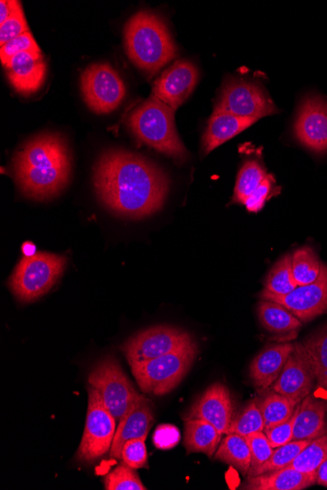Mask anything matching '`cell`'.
Segmentation results:
<instances>
[{"label":"cell","mask_w":327,"mask_h":490,"mask_svg":"<svg viewBox=\"0 0 327 490\" xmlns=\"http://www.w3.org/2000/svg\"><path fill=\"white\" fill-rule=\"evenodd\" d=\"M95 185L105 206L133 219L159 211L169 193V179L158 166L123 150L102 155L95 169Z\"/></svg>","instance_id":"1"},{"label":"cell","mask_w":327,"mask_h":490,"mask_svg":"<svg viewBox=\"0 0 327 490\" xmlns=\"http://www.w3.org/2000/svg\"><path fill=\"white\" fill-rule=\"evenodd\" d=\"M14 169L16 183L27 197L46 200L60 194L71 173L66 142L53 134L33 138L17 153Z\"/></svg>","instance_id":"2"},{"label":"cell","mask_w":327,"mask_h":490,"mask_svg":"<svg viewBox=\"0 0 327 490\" xmlns=\"http://www.w3.org/2000/svg\"><path fill=\"white\" fill-rule=\"evenodd\" d=\"M125 46L133 63L154 76L178 56L168 27L158 15L140 11L126 23Z\"/></svg>","instance_id":"3"},{"label":"cell","mask_w":327,"mask_h":490,"mask_svg":"<svg viewBox=\"0 0 327 490\" xmlns=\"http://www.w3.org/2000/svg\"><path fill=\"white\" fill-rule=\"evenodd\" d=\"M174 112L167 104L151 97L131 113L127 126L140 142L182 163L188 159V151L174 126Z\"/></svg>","instance_id":"4"},{"label":"cell","mask_w":327,"mask_h":490,"mask_svg":"<svg viewBox=\"0 0 327 490\" xmlns=\"http://www.w3.org/2000/svg\"><path fill=\"white\" fill-rule=\"evenodd\" d=\"M198 354L196 344L154 360L132 364V372L145 393L164 396L180 385Z\"/></svg>","instance_id":"5"},{"label":"cell","mask_w":327,"mask_h":490,"mask_svg":"<svg viewBox=\"0 0 327 490\" xmlns=\"http://www.w3.org/2000/svg\"><path fill=\"white\" fill-rule=\"evenodd\" d=\"M67 259L48 253L23 258L9 281L11 291L23 303H31L48 293L61 278Z\"/></svg>","instance_id":"6"},{"label":"cell","mask_w":327,"mask_h":490,"mask_svg":"<svg viewBox=\"0 0 327 490\" xmlns=\"http://www.w3.org/2000/svg\"><path fill=\"white\" fill-rule=\"evenodd\" d=\"M89 384L98 391L117 422H120L131 410L140 396L119 363L112 356L105 358L91 370Z\"/></svg>","instance_id":"7"},{"label":"cell","mask_w":327,"mask_h":490,"mask_svg":"<svg viewBox=\"0 0 327 490\" xmlns=\"http://www.w3.org/2000/svg\"><path fill=\"white\" fill-rule=\"evenodd\" d=\"M89 408L83 438L77 452V460L92 463L111 450L116 433V420L103 403L98 391L89 386Z\"/></svg>","instance_id":"8"},{"label":"cell","mask_w":327,"mask_h":490,"mask_svg":"<svg viewBox=\"0 0 327 490\" xmlns=\"http://www.w3.org/2000/svg\"><path fill=\"white\" fill-rule=\"evenodd\" d=\"M196 344L191 334L179 328L156 326L140 332L123 345L130 365L154 360Z\"/></svg>","instance_id":"9"},{"label":"cell","mask_w":327,"mask_h":490,"mask_svg":"<svg viewBox=\"0 0 327 490\" xmlns=\"http://www.w3.org/2000/svg\"><path fill=\"white\" fill-rule=\"evenodd\" d=\"M81 91L89 108L109 114L118 108L126 97L124 81L108 64H93L80 78Z\"/></svg>","instance_id":"10"},{"label":"cell","mask_w":327,"mask_h":490,"mask_svg":"<svg viewBox=\"0 0 327 490\" xmlns=\"http://www.w3.org/2000/svg\"><path fill=\"white\" fill-rule=\"evenodd\" d=\"M215 111L258 119L278 112L266 90L258 83L232 79L220 95Z\"/></svg>","instance_id":"11"},{"label":"cell","mask_w":327,"mask_h":490,"mask_svg":"<svg viewBox=\"0 0 327 490\" xmlns=\"http://www.w3.org/2000/svg\"><path fill=\"white\" fill-rule=\"evenodd\" d=\"M259 297L284 306L302 322L311 321L327 312V267L322 264L320 278L312 284L298 286L285 296L264 290Z\"/></svg>","instance_id":"12"},{"label":"cell","mask_w":327,"mask_h":490,"mask_svg":"<svg viewBox=\"0 0 327 490\" xmlns=\"http://www.w3.org/2000/svg\"><path fill=\"white\" fill-rule=\"evenodd\" d=\"M294 134L304 147L313 153L327 151V100L310 94L300 104Z\"/></svg>","instance_id":"13"},{"label":"cell","mask_w":327,"mask_h":490,"mask_svg":"<svg viewBox=\"0 0 327 490\" xmlns=\"http://www.w3.org/2000/svg\"><path fill=\"white\" fill-rule=\"evenodd\" d=\"M282 374L271 387L272 391L301 403L310 396L317 382L314 369L302 343H296Z\"/></svg>","instance_id":"14"},{"label":"cell","mask_w":327,"mask_h":490,"mask_svg":"<svg viewBox=\"0 0 327 490\" xmlns=\"http://www.w3.org/2000/svg\"><path fill=\"white\" fill-rule=\"evenodd\" d=\"M198 78L196 66L188 60H180L155 80L152 97L177 110L191 97Z\"/></svg>","instance_id":"15"},{"label":"cell","mask_w":327,"mask_h":490,"mask_svg":"<svg viewBox=\"0 0 327 490\" xmlns=\"http://www.w3.org/2000/svg\"><path fill=\"white\" fill-rule=\"evenodd\" d=\"M184 420L201 419L211 423L221 434H228L233 419V403L228 387L220 382L210 386L191 406Z\"/></svg>","instance_id":"16"},{"label":"cell","mask_w":327,"mask_h":490,"mask_svg":"<svg viewBox=\"0 0 327 490\" xmlns=\"http://www.w3.org/2000/svg\"><path fill=\"white\" fill-rule=\"evenodd\" d=\"M5 67L11 85L21 94L37 92L45 81L46 63L42 52L19 53Z\"/></svg>","instance_id":"17"},{"label":"cell","mask_w":327,"mask_h":490,"mask_svg":"<svg viewBox=\"0 0 327 490\" xmlns=\"http://www.w3.org/2000/svg\"><path fill=\"white\" fill-rule=\"evenodd\" d=\"M154 423V410L150 401L140 394L139 398L116 429L110 457L121 459L123 447L127 440L146 438Z\"/></svg>","instance_id":"18"},{"label":"cell","mask_w":327,"mask_h":490,"mask_svg":"<svg viewBox=\"0 0 327 490\" xmlns=\"http://www.w3.org/2000/svg\"><path fill=\"white\" fill-rule=\"evenodd\" d=\"M295 345L279 344L266 346L251 363L249 376L257 389H270L282 374Z\"/></svg>","instance_id":"19"},{"label":"cell","mask_w":327,"mask_h":490,"mask_svg":"<svg viewBox=\"0 0 327 490\" xmlns=\"http://www.w3.org/2000/svg\"><path fill=\"white\" fill-rule=\"evenodd\" d=\"M317 473L306 474L289 467L248 477L244 490H303L317 484Z\"/></svg>","instance_id":"20"},{"label":"cell","mask_w":327,"mask_h":490,"mask_svg":"<svg viewBox=\"0 0 327 490\" xmlns=\"http://www.w3.org/2000/svg\"><path fill=\"white\" fill-rule=\"evenodd\" d=\"M327 403L310 394L299 403L294 427V439L313 440L327 434Z\"/></svg>","instance_id":"21"},{"label":"cell","mask_w":327,"mask_h":490,"mask_svg":"<svg viewBox=\"0 0 327 490\" xmlns=\"http://www.w3.org/2000/svg\"><path fill=\"white\" fill-rule=\"evenodd\" d=\"M258 119L242 118L227 112L214 111L203 137V151L212 152L225 142L241 134Z\"/></svg>","instance_id":"22"},{"label":"cell","mask_w":327,"mask_h":490,"mask_svg":"<svg viewBox=\"0 0 327 490\" xmlns=\"http://www.w3.org/2000/svg\"><path fill=\"white\" fill-rule=\"evenodd\" d=\"M184 447L189 453H204L213 457L219 448L221 434L211 424L201 419L184 420Z\"/></svg>","instance_id":"23"},{"label":"cell","mask_w":327,"mask_h":490,"mask_svg":"<svg viewBox=\"0 0 327 490\" xmlns=\"http://www.w3.org/2000/svg\"><path fill=\"white\" fill-rule=\"evenodd\" d=\"M258 318L266 330L278 335L294 333L303 325L286 307L271 301L259 302Z\"/></svg>","instance_id":"24"},{"label":"cell","mask_w":327,"mask_h":490,"mask_svg":"<svg viewBox=\"0 0 327 490\" xmlns=\"http://www.w3.org/2000/svg\"><path fill=\"white\" fill-rule=\"evenodd\" d=\"M215 459L232 466L243 475H248L251 468V451L247 438L238 434H228L220 442Z\"/></svg>","instance_id":"25"},{"label":"cell","mask_w":327,"mask_h":490,"mask_svg":"<svg viewBox=\"0 0 327 490\" xmlns=\"http://www.w3.org/2000/svg\"><path fill=\"white\" fill-rule=\"evenodd\" d=\"M257 404L263 415L265 429H268L289 420L299 403L272 391Z\"/></svg>","instance_id":"26"},{"label":"cell","mask_w":327,"mask_h":490,"mask_svg":"<svg viewBox=\"0 0 327 490\" xmlns=\"http://www.w3.org/2000/svg\"><path fill=\"white\" fill-rule=\"evenodd\" d=\"M313 363L315 386L327 392V325L302 343Z\"/></svg>","instance_id":"27"},{"label":"cell","mask_w":327,"mask_h":490,"mask_svg":"<svg viewBox=\"0 0 327 490\" xmlns=\"http://www.w3.org/2000/svg\"><path fill=\"white\" fill-rule=\"evenodd\" d=\"M292 271L298 286L309 285L320 278L322 262L311 247H303L291 255Z\"/></svg>","instance_id":"28"},{"label":"cell","mask_w":327,"mask_h":490,"mask_svg":"<svg viewBox=\"0 0 327 490\" xmlns=\"http://www.w3.org/2000/svg\"><path fill=\"white\" fill-rule=\"evenodd\" d=\"M266 175V170L259 162L248 161L245 163L238 176L232 202L244 205L245 202L254 193V191L260 186Z\"/></svg>","instance_id":"29"},{"label":"cell","mask_w":327,"mask_h":490,"mask_svg":"<svg viewBox=\"0 0 327 490\" xmlns=\"http://www.w3.org/2000/svg\"><path fill=\"white\" fill-rule=\"evenodd\" d=\"M311 441L312 440H292L285 446L275 448L272 457L259 466V467L250 469L248 476H260L288 467V466L298 457V454L305 448Z\"/></svg>","instance_id":"30"},{"label":"cell","mask_w":327,"mask_h":490,"mask_svg":"<svg viewBox=\"0 0 327 490\" xmlns=\"http://www.w3.org/2000/svg\"><path fill=\"white\" fill-rule=\"evenodd\" d=\"M297 287L292 271L291 255H285L268 272L265 291L276 296H285L294 291Z\"/></svg>","instance_id":"31"},{"label":"cell","mask_w":327,"mask_h":490,"mask_svg":"<svg viewBox=\"0 0 327 490\" xmlns=\"http://www.w3.org/2000/svg\"><path fill=\"white\" fill-rule=\"evenodd\" d=\"M326 458L327 434L312 440L288 467L302 473L314 474Z\"/></svg>","instance_id":"32"},{"label":"cell","mask_w":327,"mask_h":490,"mask_svg":"<svg viewBox=\"0 0 327 490\" xmlns=\"http://www.w3.org/2000/svg\"><path fill=\"white\" fill-rule=\"evenodd\" d=\"M264 429L265 424L259 406L257 402H250L245 406L241 413L233 418L228 434L248 437L264 432Z\"/></svg>","instance_id":"33"},{"label":"cell","mask_w":327,"mask_h":490,"mask_svg":"<svg viewBox=\"0 0 327 490\" xmlns=\"http://www.w3.org/2000/svg\"><path fill=\"white\" fill-rule=\"evenodd\" d=\"M107 490H146L135 469L123 462L104 479Z\"/></svg>","instance_id":"34"},{"label":"cell","mask_w":327,"mask_h":490,"mask_svg":"<svg viewBox=\"0 0 327 490\" xmlns=\"http://www.w3.org/2000/svg\"><path fill=\"white\" fill-rule=\"evenodd\" d=\"M146 438H134L127 440L123 447L121 459L134 469L146 468L148 454L145 446Z\"/></svg>","instance_id":"35"},{"label":"cell","mask_w":327,"mask_h":490,"mask_svg":"<svg viewBox=\"0 0 327 490\" xmlns=\"http://www.w3.org/2000/svg\"><path fill=\"white\" fill-rule=\"evenodd\" d=\"M26 52H42L40 46L34 41L31 32L23 33L18 38L2 46L0 56H2L4 66L17 54Z\"/></svg>","instance_id":"36"},{"label":"cell","mask_w":327,"mask_h":490,"mask_svg":"<svg viewBox=\"0 0 327 490\" xmlns=\"http://www.w3.org/2000/svg\"><path fill=\"white\" fill-rule=\"evenodd\" d=\"M247 438L251 451V468L259 467L272 457L274 448L265 432L252 434Z\"/></svg>","instance_id":"37"},{"label":"cell","mask_w":327,"mask_h":490,"mask_svg":"<svg viewBox=\"0 0 327 490\" xmlns=\"http://www.w3.org/2000/svg\"><path fill=\"white\" fill-rule=\"evenodd\" d=\"M27 32L30 30L22 8L0 25V45L3 46Z\"/></svg>","instance_id":"38"},{"label":"cell","mask_w":327,"mask_h":490,"mask_svg":"<svg viewBox=\"0 0 327 490\" xmlns=\"http://www.w3.org/2000/svg\"><path fill=\"white\" fill-rule=\"evenodd\" d=\"M298 408L299 404L294 416L286 422L264 429V432L268 440H270V444L274 449L285 446L294 439V427L298 413Z\"/></svg>","instance_id":"39"},{"label":"cell","mask_w":327,"mask_h":490,"mask_svg":"<svg viewBox=\"0 0 327 490\" xmlns=\"http://www.w3.org/2000/svg\"><path fill=\"white\" fill-rule=\"evenodd\" d=\"M275 184V178L272 174H267L254 193L245 202V207L251 212H260L268 198L271 196L272 187Z\"/></svg>","instance_id":"40"},{"label":"cell","mask_w":327,"mask_h":490,"mask_svg":"<svg viewBox=\"0 0 327 490\" xmlns=\"http://www.w3.org/2000/svg\"><path fill=\"white\" fill-rule=\"evenodd\" d=\"M180 440V429L169 424L159 425L154 436V446L162 450H169L176 447Z\"/></svg>","instance_id":"41"},{"label":"cell","mask_w":327,"mask_h":490,"mask_svg":"<svg viewBox=\"0 0 327 490\" xmlns=\"http://www.w3.org/2000/svg\"><path fill=\"white\" fill-rule=\"evenodd\" d=\"M22 9V5L19 2H14V0H3L0 3V10H2V15H0V21L2 24L6 22L11 16H14L16 12Z\"/></svg>","instance_id":"42"},{"label":"cell","mask_w":327,"mask_h":490,"mask_svg":"<svg viewBox=\"0 0 327 490\" xmlns=\"http://www.w3.org/2000/svg\"><path fill=\"white\" fill-rule=\"evenodd\" d=\"M317 475V484L327 487V458L321 464Z\"/></svg>","instance_id":"43"},{"label":"cell","mask_w":327,"mask_h":490,"mask_svg":"<svg viewBox=\"0 0 327 490\" xmlns=\"http://www.w3.org/2000/svg\"><path fill=\"white\" fill-rule=\"evenodd\" d=\"M22 252L26 258L37 255V248L33 244L27 242L22 247Z\"/></svg>","instance_id":"44"}]
</instances>
